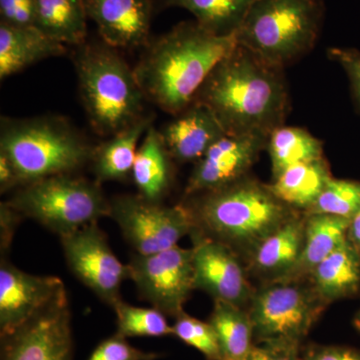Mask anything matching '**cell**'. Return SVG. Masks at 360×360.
I'll return each instance as SVG.
<instances>
[{"label":"cell","mask_w":360,"mask_h":360,"mask_svg":"<svg viewBox=\"0 0 360 360\" xmlns=\"http://www.w3.org/2000/svg\"><path fill=\"white\" fill-rule=\"evenodd\" d=\"M208 322L217 333L221 360H241L255 343L248 309L214 300Z\"/></svg>","instance_id":"cell-27"},{"label":"cell","mask_w":360,"mask_h":360,"mask_svg":"<svg viewBox=\"0 0 360 360\" xmlns=\"http://www.w3.org/2000/svg\"><path fill=\"white\" fill-rule=\"evenodd\" d=\"M66 297L65 283L59 277L27 274L1 257L0 335H11Z\"/></svg>","instance_id":"cell-13"},{"label":"cell","mask_w":360,"mask_h":360,"mask_svg":"<svg viewBox=\"0 0 360 360\" xmlns=\"http://www.w3.org/2000/svg\"><path fill=\"white\" fill-rule=\"evenodd\" d=\"M22 219L20 212L9 205L8 201H2L0 205V248L1 255L6 253L13 243L16 227Z\"/></svg>","instance_id":"cell-37"},{"label":"cell","mask_w":360,"mask_h":360,"mask_svg":"<svg viewBox=\"0 0 360 360\" xmlns=\"http://www.w3.org/2000/svg\"><path fill=\"white\" fill-rule=\"evenodd\" d=\"M328 56L347 73L352 98L360 112V51L354 49L333 47L329 49Z\"/></svg>","instance_id":"cell-33"},{"label":"cell","mask_w":360,"mask_h":360,"mask_svg":"<svg viewBox=\"0 0 360 360\" xmlns=\"http://www.w3.org/2000/svg\"><path fill=\"white\" fill-rule=\"evenodd\" d=\"M136 255H149L179 245L195 229L191 210L184 202L161 205L136 195H118L110 200V215Z\"/></svg>","instance_id":"cell-9"},{"label":"cell","mask_w":360,"mask_h":360,"mask_svg":"<svg viewBox=\"0 0 360 360\" xmlns=\"http://www.w3.org/2000/svg\"><path fill=\"white\" fill-rule=\"evenodd\" d=\"M66 46L35 26L0 22V79L16 75L44 59L63 56Z\"/></svg>","instance_id":"cell-19"},{"label":"cell","mask_w":360,"mask_h":360,"mask_svg":"<svg viewBox=\"0 0 360 360\" xmlns=\"http://www.w3.org/2000/svg\"><path fill=\"white\" fill-rule=\"evenodd\" d=\"M323 13L321 0H255L236 32V41L285 70L312 51Z\"/></svg>","instance_id":"cell-6"},{"label":"cell","mask_w":360,"mask_h":360,"mask_svg":"<svg viewBox=\"0 0 360 360\" xmlns=\"http://www.w3.org/2000/svg\"><path fill=\"white\" fill-rule=\"evenodd\" d=\"M307 281L328 305L359 295L360 253L347 238L312 270Z\"/></svg>","instance_id":"cell-20"},{"label":"cell","mask_w":360,"mask_h":360,"mask_svg":"<svg viewBox=\"0 0 360 360\" xmlns=\"http://www.w3.org/2000/svg\"><path fill=\"white\" fill-rule=\"evenodd\" d=\"M68 297L52 305L11 335L1 336V360H72Z\"/></svg>","instance_id":"cell-14"},{"label":"cell","mask_w":360,"mask_h":360,"mask_svg":"<svg viewBox=\"0 0 360 360\" xmlns=\"http://www.w3.org/2000/svg\"><path fill=\"white\" fill-rule=\"evenodd\" d=\"M272 179L293 165L324 158L323 142L302 127H277L267 139Z\"/></svg>","instance_id":"cell-26"},{"label":"cell","mask_w":360,"mask_h":360,"mask_svg":"<svg viewBox=\"0 0 360 360\" xmlns=\"http://www.w3.org/2000/svg\"><path fill=\"white\" fill-rule=\"evenodd\" d=\"M349 224L350 220L333 215L305 214V236L302 255L295 269L283 281L307 279L322 260L347 240Z\"/></svg>","instance_id":"cell-23"},{"label":"cell","mask_w":360,"mask_h":360,"mask_svg":"<svg viewBox=\"0 0 360 360\" xmlns=\"http://www.w3.org/2000/svg\"><path fill=\"white\" fill-rule=\"evenodd\" d=\"M59 238L72 274L110 307L120 302V288L129 278V265L111 250L97 222Z\"/></svg>","instance_id":"cell-11"},{"label":"cell","mask_w":360,"mask_h":360,"mask_svg":"<svg viewBox=\"0 0 360 360\" xmlns=\"http://www.w3.org/2000/svg\"><path fill=\"white\" fill-rule=\"evenodd\" d=\"M360 212V181L333 177L305 214H326L352 220Z\"/></svg>","instance_id":"cell-30"},{"label":"cell","mask_w":360,"mask_h":360,"mask_svg":"<svg viewBox=\"0 0 360 360\" xmlns=\"http://www.w3.org/2000/svg\"><path fill=\"white\" fill-rule=\"evenodd\" d=\"M160 130L172 160L196 163L225 134L212 111L193 103Z\"/></svg>","instance_id":"cell-17"},{"label":"cell","mask_w":360,"mask_h":360,"mask_svg":"<svg viewBox=\"0 0 360 360\" xmlns=\"http://www.w3.org/2000/svg\"><path fill=\"white\" fill-rule=\"evenodd\" d=\"M305 236V214L298 213L270 234L248 258V270L264 283L283 281L302 255Z\"/></svg>","instance_id":"cell-18"},{"label":"cell","mask_w":360,"mask_h":360,"mask_svg":"<svg viewBox=\"0 0 360 360\" xmlns=\"http://www.w3.org/2000/svg\"><path fill=\"white\" fill-rule=\"evenodd\" d=\"M174 335L189 347L195 348L207 360H221L219 340L210 322L182 312L175 317Z\"/></svg>","instance_id":"cell-31"},{"label":"cell","mask_w":360,"mask_h":360,"mask_svg":"<svg viewBox=\"0 0 360 360\" xmlns=\"http://www.w3.org/2000/svg\"><path fill=\"white\" fill-rule=\"evenodd\" d=\"M37 0H0V22L34 26Z\"/></svg>","instance_id":"cell-34"},{"label":"cell","mask_w":360,"mask_h":360,"mask_svg":"<svg viewBox=\"0 0 360 360\" xmlns=\"http://www.w3.org/2000/svg\"><path fill=\"white\" fill-rule=\"evenodd\" d=\"M129 265V279L153 307L174 319L194 288L193 250L176 245L149 255H135Z\"/></svg>","instance_id":"cell-10"},{"label":"cell","mask_w":360,"mask_h":360,"mask_svg":"<svg viewBox=\"0 0 360 360\" xmlns=\"http://www.w3.org/2000/svg\"><path fill=\"white\" fill-rule=\"evenodd\" d=\"M255 0H160L162 7H179L193 14L205 30L219 35L236 34Z\"/></svg>","instance_id":"cell-28"},{"label":"cell","mask_w":360,"mask_h":360,"mask_svg":"<svg viewBox=\"0 0 360 360\" xmlns=\"http://www.w3.org/2000/svg\"><path fill=\"white\" fill-rule=\"evenodd\" d=\"M241 360H302V347L281 343H255Z\"/></svg>","instance_id":"cell-35"},{"label":"cell","mask_w":360,"mask_h":360,"mask_svg":"<svg viewBox=\"0 0 360 360\" xmlns=\"http://www.w3.org/2000/svg\"><path fill=\"white\" fill-rule=\"evenodd\" d=\"M160 130L148 129L137 149L131 176L139 195L144 200L161 202L172 186L174 162Z\"/></svg>","instance_id":"cell-22"},{"label":"cell","mask_w":360,"mask_h":360,"mask_svg":"<svg viewBox=\"0 0 360 360\" xmlns=\"http://www.w3.org/2000/svg\"><path fill=\"white\" fill-rule=\"evenodd\" d=\"M236 44V34H213L196 21H184L150 39L134 68L146 101L179 115L193 103L213 68Z\"/></svg>","instance_id":"cell-2"},{"label":"cell","mask_w":360,"mask_h":360,"mask_svg":"<svg viewBox=\"0 0 360 360\" xmlns=\"http://www.w3.org/2000/svg\"><path fill=\"white\" fill-rule=\"evenodd\" d=\"M20 213L59 238L110 215L101 184L75 174L53 175L20 187L8 200Z\"/></svg>","instance_id":"cell-7"},{"label":"cell","mask_w":360,"mask_h":360,"mask_svg":"<svg viewBox=\"0 0 360 360\" xmlns=\"http://www.w3.org/2000/svg\"><path fill=\"white\" fill-rule=\"evenodd\" d=\"M99 37L116 49H144L150 41L153 0H82Z\"/></svg>","instance_id":"cell-16"},{"label":"cell","mask_w":360,"mask_h":360,"mask_svg":"<svg viewBox=\"0 0 360 360\" xmlns=\"http://www.w3.org/2000/svg\"><path fill=\"white\" fill-rule=\"evenodd\" d=\"M92 150L63 116L1 118L0 151L15 165L22 186L53 175L75 174L89 162Z\"/></svg>","instance_id":"cell-5"},{"label":"cell","mask_w":360,"mask_h":360,"mask_svg":"<svg viewBox=\"0 0 360 360\" xmlns=\"http://www.w3.org/2000/svg\"><path fill=\"white\" fill-rule=\"evenodd\" d=\"M302 360H360L354 348L336 345H309L302 349Z\"/></svg>","instance_id":"cell-36"},{"label":"cell","mask_w":360,"mask_h":360,"mask_svg":"<svg viewBox=\"0 0 360 360\" xmlns=\"http://www.w3.org/2000/svg\"><path fill=\"white\" fill-rule=\"evenodd\" d=\"M153 118L155 115H144L134 124L94 148L90 162L98 184L124 180L131 174L139 141L153 125Z\"/></svg>","instance_id":"cell-21"},{"label":"cell","mask_w":360,"mask_h":360,"mask_svg":"<svg viewBox=\"0 0 360 360\" xmlns=\"http://www.w3.org/2000/svg\"><path fill=\"white\" fill-rule=\"evenodd\" d=\"M160 355L132 347L127 338L115 333L92 352L87 360H156Z\"/></svg>","instance_id":"cell-32"},{"label":"cell","mask_w":360,"mask_h":360,"mask_svg":"<svg viewBox=\"0 0 360 360\" xmlns=\"http://www.w3.org/2000/svg\"><path fill=\"white\" fill-rule=\"evenodd\" d=\"M267 139L262 134L224 135L194 163L184 198L217 191L245 177L260 153L266 150Z\"/></svg>","instance_id":"cell-15"},{"label":"cell","mask_w":360,"mask_h":360,"mask_svg":"<svg viewBox=\"0 0 360 360\" xmlns=\"http://www.w3.org/2000/svg\"><path fill=\"white\" fill-rule=\"evenodd\" d=\"M203 236L250 257L270 234L300 213L274 195L269 184L246 175L229 186L182 201Z\"/></svg>","instance_id":"cell-3"},{"label":"cell","mask_w":360,"mask_h":360,"mask_svg":"<svg viewBox=\"0 0 360 360\" xmlns=\"http://www.w3.org/2000/svg\"><path fill=\"white\" fill-rule=\"evenodd\" d=\"M193 250L194 288L213 298L248 309L255 295L241 257L229 245L191 232Z\"/></svg>","instance_id":"cell-12"},{"label":"cell","mask_w":360,"mask_h":360,"mask_svg":"<svg viewBox=\"0 0 360 360\" xmlns=\"http://www.w3.org/2000/svg\"><path fill=\"white\" fill-rule=\"evenodd\" d=\"M194 103L206 106L226 134H269L284 125L290 91L284 68L236 44L213 68Z\"/></svg>","instance_id":"cell-1"},{"label":"cell","mask_w":360,"mask_h":360,"mask_svg":"<svg viewBox=\"0 0 360 360\" xmlns=\"http://www.w3.org/2000/svg\"><path fill=\"white\" fill-rule=\"evenodd\" d=\"M87 18L82 0H37L35 27L65 46L87 41Z\"/></svg>","instance_id":"cell-25"},{"label":"cell","mask_w":360,"mask_h":360,"mask_svg":"<svg viewBox=\"0 0 360 360\" xmlns=\"http://www.w3.org/2000/svg\"><path fill=\"white\" fill-rule=\"evenodd\" d=\"M120 49L103 40L75 47L73 65L91 129L110 137L144 115L143 92Z\"/></svg>","instance_id":"cell-4"},{"label":"cell","mask_w":360,"mask_h":360,"mask_svg":"<svg viewBox=\"0 0 360 360\" xmlns=\"http://www.w3.org/2000/svg\"><path fill=\"white\" fill-rule=\"evenodd\" d=\"M326 307L307 279L264 283L248 307L255 343L302 347Z\"/></svg>","instance_id":"cell-8"},{"label":"cell","mask_w":360,"mask_h":360,"mask_svg":"<svg viewBox=\"0 0 360 360\" xmlns=\"http://www.w3.org/2000/svg\"><path fill=\"white\" fill-rule=\"evenodd\" d=\"M333 177L328 160L322 158L288 168L269 186L278 200L305 213Z\"/></svg>","instance_id":"cell-24"},{"label":"cell","mask_w":360,"mask_h":360,"mask_svg":"<svg viewBox=\"0 0 360 360\" xmlns=\"http://www.w3.org/2000/svg\"><path fill=\"white\" fill-rule=\"evenodd\" d=\"M347 239L360 253V212L350 220L347 231Z\"/></svg>","instance_id":"cell-39"},{"label":"cell","mask_w":360,"mask_h":360,"mask_svg":"<svg viewBox=\"0 0 360 360\" xmlns=\"http://www.w3.org/2000/svg\"><path fill=\"white\" fill-rule=\"evenodd\" d=\"M117 335L123 338H161L174 335L172 326L168 324L165 314L151 307H132L120 302L115 307Z\"/></svg>","instance_id":"cell-29"},{"label":"cell","mask_w":360,"mask_h":360,"mask_svg":"<svg viewBox=\"0 0 360 360\" xmlns=\"http://www.w3.org/2000/svg\"><path fill=\"white\" fill-rule=\"evenodd\" d=\"M22 186L15 165L6 153L0 151V193H6Z\"/></svg>","instance_id":"cell-38"},{"label":"cell","mask_w":360,"mask_h":360,"mask_svg":"<svg viewBox=\"0 0 360 360\" xmlns=\"http://www.w3.org/2000/svg\"><path fill=\"white\" fill-rule=\"evenodd\" d=\"M354 324L355 328H356L357 330L360 331V310L359 312H357L356 315H355V317L354 319Z\"/></svg>","instance_id":"cell-40"}]
</instances>
